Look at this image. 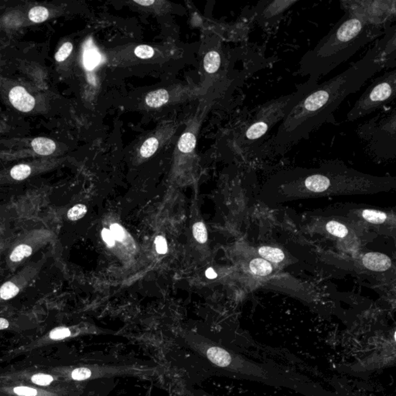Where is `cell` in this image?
Instances as JSON below:
<instances>
[{
  "label": "cell",
  "mask_w": 396,
  "mask_h": 396,
  "mask_svg": "<svg viewBox=\"0 0 396 396\" xmlns=\"http://www.w3.org/2000/svg\"><path fill=\"white\" fill-rule=\"evenodd\" d=\"M193 234L199 243H205L207 240V231L205 225L202 222H198L193 226Z\"/></svg>",
  "instance_id": "d4e9b609"
},
{
  "label": "cell",
  "mask_w": 396,
  "mask_h": 396,
  "mask_svg": "<svg viewBox=\"0 0 396 396\" xmlns=\"http://www.w3.org/2000/svg\"><path fill=\"white\" fill-rule=\"evenodd\" d=\"M259 254L266 261L279 263L284 260L285 255L281 249L273 247L263 246L259 249Z\"/></svg>",
  "instance_id": "5bb4252c"
},
{
  "label": "cell",
  "mask_w": 396,
  "mask_h": 396,
  "mask_svg": "<svg viewBox=\"0 0 396 396\" xmlns=\"http://www.w3.org/2000/svg\"><path fill=\"white\" fill-rule=\"evenodd\" d=\"M396 32L387 30L362 59L300 98L282 120L274 146L285 150L307 138L367 80L384 67H396Z\"/></svg>",
  "instance_id": "6da1fadb"
},
{
  "label": "cell",
  "mask_w": 396,
  "mask_h": 396,
  "mask_svg": "<svg viewBox=\"0 0 396 396\" xmlns=\"http://www.w3.org/2000/svg\"><path fill=\"white\" fill-rule=\"evenodd\" d=\"M192 349L220 375L290 389L303 396H342L287 366L259 362L231 348L208 341H195Z\"/></svg>",
  "instance_id": "7a4b0ae2"
},
{
  "label": "cell",
  "mask_w": 396,
  "mask_h": 396,
  "mask_svg": "<svg viewBox=\"0 0 396 396\" xmlns=\"http://www.w3.org/2000/svg\"><path fill=\"white\" fill-rule=\"evenodd\" d=\"M249 268L253 273L260 276H268L272 271L270 263L260 258L252 260L249 264Z\"/></svg>",
  "instance_id": "9a60e30c"
},
{
  "label": "cell",
  "mask_w": 396,
  "mask_h": 396,
  "mask_svg": "<svg viewBox=\"0 0 396 396\" xmlns=\"http://www.w3.org/2000/svg\"><path fill=\"white\" fill-rule=\"evenodd\" d=\"M72 50V43H70V42L64 43L62 47L59 49V51L57 52L56 55H55V59H56L57 62H62L65 61L70 56V53H71Z\"/></svg>",
  "instance_id": "4316f807"
},
{
  "label": "cell",
  "mask_w": 396,
  "mask_h": 396,
  "mask_svg": "<svg viewBox=\"0 0 396 396\" xmlns=\"http://www.w3.org/2000/svg\"><path fill=\"white\" fill-rule=\"evenodd\" d=\"M101 55L98 52L97 49L92 47V43L88 44L84 53V65L87 70H93L101 62Z\"/></svg>",
  "instance_id": "4fadbf2b"
},
{
  "label": "cell",
  "mask_w": 396,
  "mask_h": 396,
  "mask_svg": "<svg viewBox=\"0 0 396 396\" xmlns=\"http://www.w3.org/2000/svg\"><path fill=\"white\" fill-rule=\"evenodd\" d=\"M382 33L380 27L369 24L360 13L346 9L328 34L302 57L298 73L318 81Z\"/></svg>",
  "instance_id": "3957f363"
},
{
  "label": "cell",
  "mask_w": 396,
  "mask_h": 396,
  "mask_svg": "<svg viewBox=\"0 0 396 396\" xmlns=\"http://www.w3.org/2000/svg\"><path fill=\"white\" fill-rule=\"evenodd\" d=\"M169 96L165 89H158L150 92L146 97V103L151 108H160L169 101Z\"/></svg>",
  "instance_id": "7c38bea8"
},
{
  "label": "cell",
  "mask_w": 396,
  "mask_h": 396,
  "mask_svg": "<svg viewBox=\"0 0 396 396\" xmlns=\"http://www.w3.org/2000/svg\"><path fill=\"white\" fill-rule=\"evenodd\" d=\"M135 56L141 59H150L154 55V50L153 47L148 45L138 46L135 49Z\"/></svg>",
  "instance_id": "83f0119b"
},
{
  "label": "cell",
  "mask_w": 396,
  "mask_h": 396,
  "mask_svg": "<svg viewBox=\"0 0 396 396\" xmlns=\"http://www.w3.org/2000/svg\"><path fill=\"white\" fill-rule=\"evenodd\" d=\"M31 173V168L27 164H20L12 168L11 177L16 180H25Z\"/></svg>",
  "instance_id": "603a6c76"
},
{
  "label": "cell",
  "mask_w": 396,
  "mask_h": 396,
  "mask_svg": "<svg viewBox=\"0 0 396 396\" xmlns=\"http://www.w3.org/2000/svg\"><path fill=\"white\" fill-rule=\"evenodd\" d=\"M19 291L20 290L14 283L12 282H7V283H4L0 288V297L2 299L7 300V299H12L13 297H16L18 294Z\"/></svg>",
  "instance_id": "cb8c5ba5"
},
{
  "label": "cell",
  "mask_w": 396,
  "mask_h": 396,
  "mask_svg": "<svg viewBox=\"0 0 396 396\" xmlns=\"http://www.w3.org/2000/svg\"><path fill=\"white\" fill-rule=\"evenodd\" d=\"M317 84L318 81L308 80L306 83L299 85L297 92L292 95L269 101L262 107L253 123L247 129L245 139L250 142L260 140L279 120H283L285 115L302 96L313 89Z\"/></svg>",
  "instance_id": "277c9868"
},
{
  "label": "cell",
  "mask_w": 396,
  "mask_h": 396,
  "mask_svg": "<svg viewBox=\"0 0 396 396\" xmlns=\"http://www.w3.org/2000/svg\"><path fill=\"white\" fill-rule=\"evenodd\" d=\"M31 145L33 150L39 155H51L56 150L55 142L44 137L36 138L32 141Z\"/></svg>",
  "instance_id": "8fae6325"
},
{
  "label": "cell",
  "mask_w": 396,
  "mask_h": 396,
  "mask_svg": "<svg viewBox=\"0 0 396 396\" xmlns=\"http://www.w3.org/2000/svg\"><path fill=\"white\" fill-rule=\"evenodd\" d=\"M396 110L385 115L382 119L377 116L372 120L364 123L359 128V135L367 143L371 150L390 149L396 151Z\"/></svg>",
  "instance_id": "8992f818"
},
{
  "label": "cell",
  "mask_w": 396,
  "mask_h": 396,
  "mask_svg": "<svg viewBox=\"0 0 396 396\" xmlns=\"http://www.w3.org/2000/svg\"><path fill=\"white\" fill-rule=\"evenodd\" d=\"M156 249L159 254H166L167 252V243L163 236H158L155 240Z\"/></svg>",
  "instance_id": "d6a6232c"
},
{
  "label": "cell",
  "mask_w": 396,
  "mask_h": 396,
  "mask_svg": "<svg viewBox=\"0 0 396 396\" xmlns=\"http://www.w3.org/2000/svg\"><path fill=\"white\" fill-rule=\"evenodd\" d=\"M396 96V70L385 73L373 81L357 100L348 115L347 120L354 122L393 101Z\"/></svg>",
  "instance_id": "5b68a950"
},
{
  "label": "cell",
  "mask_w": 396,
  "mask_h": 396,
  "mask_svg": "<svg viewBox=\"0 0 396 396\" xmlns=\"http://www.w3.org/2000/svg\"><path fill=\"white\" fill-rule=\"evenodd\" d=\"M13 390H14V393L16 395L20 396H36V394H37L36 389H32V388L24 387V386L15 388Z\"/></svg>",
  "instance_id": "836d02e7"
},
{
  "label": "cell",
  "mask_w": 396,
  "mask_h": 396,
  "mask_svg": "<svg viewBox=\"0 0 396 396\" xmlns=\"http://www.w3.org/2000/svg\"><path fill=\"white\" fill-rule=\"evenodd\" d=\"M9 101L13 107L21 112H28L35 106V99L21 86H16L11 89L9 94Z\"/></svg>",
  "instance_id": "ba28073f"
},
{
  "label": "cell",
  "mask_w": 396,
  "mask_h": 396,
  "mask_svg": "<svg viewBox=\"0 0 396 396\" xmlns=\"http://www.w3.org/2000/svg\"><path fill=\"white\" fill-rule=\"evenodd\" d=\"M159 146V141L155 137L146 139L140 148V154L144 158H149L156 153Z\"/></svg>",
  "instance_id": "d6986e66"
},
{
  "label": "cell",
  "mask_w": 396,
  "mask_h": 396,
  "mask_svg": "<svg viewBox=\"0 0 396 396\" xmlns=\"http://www.w3.org/2000/svg\"><path fill=\"white\" fill-rule=\"evenodd\" d=\"M326 228L330 234L338 237V238H344L348 234V230L346 226L339 222H334V221L328 222L327 224Z\"/></svg>",
  "instance_id": "44dd1931"
},
{
  "label": "cell",
  "mask_w": 396,
  "mask_h": 396,
  "mask_svg": "<svg viewBox=\"0 0 396 396\" xmlns=\"http://www.w3.org/2000/svg\"><path fill=\"white\" fill-rule=\"evenodd\" d=\"M306 189L311 192L321 193L327 191L331 185V179L330 174L323 173H311L306 176L303 180Z\"/></svg>",
  "instance_id": "30bf717a"
},
{
  "label": "cell",
  "mask_w": 396,
  "mask_h": 396,
  "mask_svg": "<svg viewBox=\"0 0 396 396\" xmlns=\"http://www.w3.org/2000/svg\"><path fill=\"white\" fill-rule=\"evenodd\" d=\"M135 3L139 4V5H142V6H150V5H153L155 3V1L153 0H144V1H134Z\"/></svg>",
  "instance_id": "74e56055"
},
{
  "label": "cell",
  "mask_w": 396,
  "mask_h": 396,
  "mask_svg": "<svg viewBox=\"0 0 396 396\" xmlns=\"http://www.w3.org/2000/svg\"><path fill=\"white\" fill-rule=\"evenodd\" d=\"M110 231L112 232L115 240H117L119 241H122L124 238L125 232L123 228L121 227L120 225L118 224H113L111 225L110 227Z\"/></svg>",
  "instance_id": "1f68e13d"
},
{
  "label": "cell",
  "mask_w": 396,
  "mask_h": 396,
  "mask_svg": "<svg viewBox=\"0 0 396 396\" xmlns=\"http://www.w3.org/2000/svg\"><path fill=\"white\" fill-rule=\"evenodd\" d=\"M86 213V206L84 204H77L69 210L67 212V218L70 221H78L83 218Z\"/></svg>",
  "instance_id": "484cf974"
},
{
  "label": "cell",
  "mask_w": 396,
  "mask_h": 396,
  "mask_svg": "<svg viewBox=\"0 0 396 396\" xmlns=\"http://www.w3.org/2000/svg\"><path fill=\"white\" fill-rule=\"evenodd\" d=\"M32 253V248L27 245H20L16 247L10 255V260L14 263L20 262L24 258L29 257Z\"/></svg>",
  "instance_id": "7402d4cb"
},
{
  "label": "cell",
  "mask_w": 396,
  "mask_h": 396,
  "mask_svg": "<svg viewBox=\"0 0 396 396\" xmlns=\"http://www.w3.org/2000/svg\"><path fill=\"white\" fill-rule=\"evenodd\" d=\"M9 327V322L7 320L4 318H0V330L6 329Z\"/></svg>",
  "instance_id": "f35d334b"
},
{
  "label": "cell",
  "mask_w": 396,
  "mask_h": 396,
  "mask_svg": "<svg viewBox=\"0 0 396 396\" xmlns=\"http://www.w3.org/2000/svg\"><path fill=\"white\" fill-rule=\"evenodd\" d=\"M205 275L206 276H207V278H208V279H215V278L217 277V276H218L216 272H214V269L211 268H209L208 269H207V271H206L205 272Z\"/></svg>",
  "instance_id": "8d00e7d4"
},
{
  "label": "cell",
  "mask_w": 396,
  "mask_h": 396,
  "mask_svg": "<svg viewBox=\"0 0 396 396\" xmlns=\"http://www.w3.org/2000/svg\"><path fill=\"white\" fill-rule=\"evenodd\" d=\"M362 263L366 268L375 272L388 270L392 265L391 260L386 255L378 252H369L364 255Z\"/></svg>",
  "instance_id": "9c48e42d"
},
{
  "label": "cell",
  "mask_w": 396,
  "mask_h": 396,
  "mask_svg": "<svg viewBox=\"0 0 396 396\" xmlns=\"http://www.w3.org/2000/svg\"><path fill=\"white\" fill-rule=\"evenodd\" d=\"M297 1H263L256 8V18L262 26H272L277 23L285 11Z\"/></svg>",
  "instance_id": "52a82bcc"
},
{
  "label": "cell",
  "mask_w": 396,
  "mask_h": 396,
  "mask_svg": "<svg viewBox=\"0 0 396 396\" xmlns=\"http://www.w3.org/2000/svg\"><path fill=\"white\" fill-rule=\"evenodd\" d=\"M92 375V370L88 367H78L76 368L71 373V377L73 379L76 381L86 380L88 378H91Z\"/></svg>",
  "instance_id": "f1b7e54d"
},
{
  "label": "cell",
  "mask_w": 396,
  "mask_h": 396,
  "mask_svg": "<svg viewBox=\"0 0 396 396\" xmlns=\"http://www.w3.org/2000/svg\"><path fill=\"white\" fill-rule=\"evenodd\" d=\"M362 217L367 222L372 224L384 223L387 219L386 213L370 209H366L362 211Z\"/></svg>",
  "instance_id": "ac0fdd59"
},
{
  "label": "cell",
  "mask_w": 396,
  "mask_h": 396,
  "mask_svg": "<svg viewBox=\"0 0 396 396\" xmlns=\"http://www.w3.org/2000/svg\"><path fill=\"white\" fill-rule=\"evenodd\" d=\"M32 382L38 386H48L53 382V377L44 374H37L32 377Z\"/></svg>",
  "instance_id": "f546056e"
},
{
  "label": "cell",
  "mask_w": 396,
  "mask_h": 396,
  "mask_svg": "<svg viewBox=\"0 0 396 396\" xmlns=\"http://www.w3.org/2000/svg\"><path fill=\"white\" fill-rule=\"evenodd\" d=\"M196 146V137L191 132H185L180 137L178 142V149L184 153L193 151Z\"/></svg>",
  "instance_id": "e0dca14e"
},
{
  "label": "cell",
  "mask_w": 396,
  "mask_h": 396,
  "mask_svg": "<svg viewBox=\"0 0 396 396\" xmlns=\"http://www.w3.org/2000/svg\"><path fill=\"white\" fill-rule=\"evenodd\" d=\"M184 396H216L205 393L203 390H197V389H191L189 391L184 393Z\"/></svg>",
  "instance_id": "d590c367"
},
{
  "label": "cell",
  "mask_w": 396,
  "mask_h": 396,
  "mask_svg": "<svg viewBox=\"0 0 396 396\" xmlns=\"http://www.w3.org/2000/svg\"><path fill=\"white\" fill-rule=\"evenodd\" d=\"M49 12L47 9L43 6H35L30 11L29 19L36 24H40L47 20Z\"/></svg>",
  "instance_id": "ffe728a7"
},
{
  "label": "cell",
  "mask_w": 396,
  "mask_h": 396,
  "mask_svg": "<svg viewBox=\"0 0 396 396\" xmlns=\"http://www.w3.org/2000/svg\"><path fill=\"white\" fill-rule=\"evenodd\" d=\"M70 336V330L68 328H58L53 330L50 333V337L53 340L65 339Z\"/></svg>",
  "instance_id": "4dcf8cb0"
},
{
  "label": "cell",
  "mask_w": 396,
  "mask_h": 396,
  "mask_svg": "<svg viewBox=\"0 0 396 396\" xmlns=\"http://www.w3.org/2000/svg\"><path fill=\"white\" fill-rule=\"evenodd\" d=\"M101 236H102L103 240L104 242L108 245V246H113L115 245V238L112 235V232L110 230L107 229H104L101 231Z\"/></svg>",
  "instance_id": "e575fe53"
},
{
  "label": "cell",
  "mask_w": 396,
  "mask_h": 396,
  "mask_svg": "<svg viewBox=\"0 0 396 396\" xmlns=\"http://www.w3.org/2000/svg\"><path fill=\"white\" fill-rule=\"evenodd\" d=\"M221 65V56L217 51H210L203 59V67L209 74L217 72Z\"/></svg>",
  "instance_id": "2e32d148"
}]
</instances>
